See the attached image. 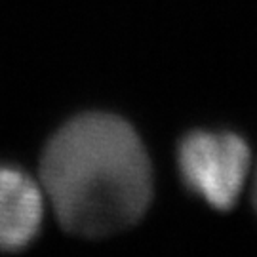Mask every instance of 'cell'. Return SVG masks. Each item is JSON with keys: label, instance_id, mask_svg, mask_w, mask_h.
Instances as JSON below:
<instances>
[{"label": "cell", "instance_id": "cell-1", "mask_svg": "<svg viewBox=\"0 0 257 257\" xmlns=\"http://www.w3.org/2000/svg\"><path fill=\"white\" fill-rule=\"evenodd\" d=\"M42 185L65 230L105 236L141 219L153 196L147 151L128 122L88 112L67 122L42 155Z\"/></svg>", "mask_w": 257, "mask_h": 257}, {"label": "cell", "instance_id": "cell-2", "mask_svg": "<svg viewBox=\"0 0 257 257\" xmlns=\"http://www.w3.org/2000/svg\"><path fill=\"white\" fill-rule=\"evenodd\" d=\"M185 185L215 210H230L249 172V147L230 132H193L177 153Z\"/></svg>", "mask_w": 257, "mask_h": 257}, {"label": "cell", "instance_id": "cell-3", "mask_svg": "<svg viewBox=\"0 0 257 257\" xmlns=\"http://www.w3.org/2000/svg\"><path fill=\"white\" fill-rule=\"evenodd\" d=\"M44 215L38 185L18 168H0V251L25 248Z\"/></svg>", "mask_w": 257, "mask_h": 257}, {"label": "cell", "instance_id": "cell-4", "mask_svg": "<svg viewBox=\"0 0 257 257\" xmlns=\"http://www.w3.org/2000/svg\"><path fill=\"white\" fill-rule=\"evenodd\" d=\"M253 206L257 211V174H255V183H253Z\"/></svg>", "mask_w": 257, "mask_h": 257}]
</instances>
